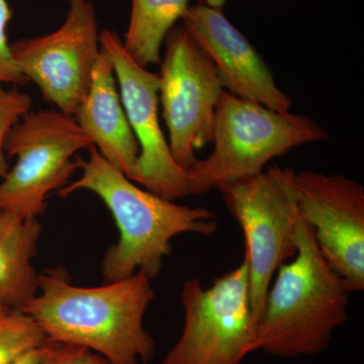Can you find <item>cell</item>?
I'll use <instances>...</instances> for the list:
<instances>
[{
  "mask_svg": "<svg viewBox=\"0 0 364 364\" xmlns=\"http://www.w3.org/2000/svg\"><path fill=\"white\" fill-rule=\"evenodd\" d=\"M181 21L214 62L223 87L274 111L289 112L291 97L279 90L260 55L221 9L198 4L189 6Z\"/></svg>",
  "mask_w": 364,
  "mask_h": 364,
  "instance_id": "12",
  "label": "cell"
},
{
  "mask_svg": "<svg viewBox=\"0 0 364 364\" xmlns=\"http://www.w3.org/2000/svg\"><path fill=\"white\" fill-rule=\"evenodd\" d=\"M93 143L74 117L56 111L28 112L7 136L4 151L16 157L0 181V210L38 218L52 191L70 183L76 154Z\"/></svg>",
  "mask_w": 364,
  "mask_h": 364,
  "instance_id": "6",
  "label": "cell"
},
{
  "mask_svg": "<svg viewBox=\"0 0 364 364\" xmlns=\"http://www.w3.org/2000/svg\"><path fill=\"white\" fill-rule=\"evenodd\" d=\"M74 119L90 136L100 154L131 179L140 147L117 88L114 66L102 48L91 75L90 90Z\"/></svg>",
  "mask_w": 364,
  "mask_h": 364,
  "instance_id": "13",
  "label": "cell"
},
{
  "mask_svg": "<svg viewBox=\"0 0 364 364\" xmlns=\"http://www.w3.org/2000/svg\"><path fill=\"white\" fill-rule=\"evenodd\" d=\"M46 341L44 332L31 316L11 309L0 320V364H13Z\"/></svg>",
  "mask_w": 364,
  "mask_h": 364,
  "instance_id": "16",
  "label": "cell"
},
{
  "mask_svg": "<svg viewBox=\"0 0 364 364\" xmlns=\"http://www.w3.org/2000/svg\"><path fill=\"white\" fill-rule=\"evenodd\" d=\"M41 364H111L95 352L75 346L47 340Z\"/></svg>",
  "mask_w": 364,
  "mask_h": 364,
  "instance_id": "19",
  "label": "cell"
},
{
  "mask_svg": "<svg viewBox=\"0 0 364 364\" xmlns=\"http://www.w3.org/2000/svg\"><path fill=\"white\" fill-rule=\"evenodd\" d=\"M100 48L111 59L119 85V95L140 155L131 181L166 200L193 196L188 170L179 166L172 156L159 117V74L139 65L124 49L116 32L100 33Z\"/></svg>",
  "mask_w": 364,
  "mask_h": 364,
  "instance_id": "10",
  "label": "cell"
},
{
  "mask_svg": "<svg viewBox=\"0 0 364 364\" xmlns=\"http://www.w3.org/2000/svg\"><path fill=\"white\" fill-rule=\"evenodd\" d=\"M42 225L38 218H23L0 210V301L23 310L38 293V275L32 264Z\"/></svg>",
  "mask_w": 364,
  "mask_h": 364,
  "instance_id": "14",
  "label": "cell"
},
{
  "mask_svg": "<svg viewBox=\"0 0 364 364\" xmlns=\"http://www.w3.org/2000/svg\"><path fill=\"white\" fill-rule=\"evenodd\" d=\"M299 217L349 291H364V188L342 176L293 171Z\"/></svg>",
  "mask_w": 364,
  "mask_h": 364,
  "instance_id": "11",
  "label": "cell"
},
{
  "mask_svg": "<svg viewBox=\"0 0 364 364\" xmlns=\"http://www.w3.org/2000/svg\"><path fill=\"white\" fill-rule=\"evenodd\" d=\"M16 65L46 100L74 117L85 100L100 53V33L90 0H70L63 25L55 32L11 44Z\"/></svg>",
  "mask_w": 364,
  "mask_h": 364,
  "instance_id": "9",
  "label": "cell"
},
{
  "mask_svg": "<svg viewBox=\"0 0 364 364\" xmlns=\"http://www.w3.org/2000/svg\"><path fill=\"white\" fill-rule=\"evenodd\" d=\"M189 0H132L130 21L123 44L139 65L161 63L165 37L188 11Z\"/></svg>",
  "mask_w": 364,
  "mask_h": 364,
  "instance_id": "15",
  "label": "cell"
},
{
  "mask_svg": "<svg viewBox=\"0 0 364 364\" xmlns=\"http://www.w3.org/2000/svg\"><path fill=\"white\" fill-rule=\"evenodd\" d=\"M181 304L183 329L161 364H243L257 351L245 260L208 289L198 279L186 280Z\"/></svg>",
  "mask_w": 364,
  "mask_h": 364,
  "instance_id": "7",
  "label": "cell"
},
{
  "mask_svg": "<svg viewBox=\"0 0 364 364\" xmlns=\"http://www.w3.org/2000/svg\"><path fill=\"white\" fill-rule=\"evenodd\" d=\"M296 241L298 253L277 269L256 321L257 351L279 358L322 353L349 318L351 291L301 219Z\"/></svg>",
  "mask_w": 364,
  "mask_h": 364,
  "instance_id": "3",
  "label": "cell"
},
{
  "mask_svg": "<svg viewBox=\"0 0 364 364\" xmlns=\"http://www.w3.org/2000/svg\"><path fill=\"white\" fill-rule=\"evenodd\" d=\"M293 169L273 166L215 186L245 238L249 294L255 322L277 269L298 253Z\"/></svg>",
  "mask_w": 364,
  "mask_h": 364,
  "instance_id": "5",
  "label": "cell"
},
{
  "mask_svg": "<svg viewBox=\"0 0 364 364\" xmlns=\"http://www.w3.org/2000/svg\"><path fill=\"white\" fill-rule=\"evenodd\" d=\"M11 16L13 13L7 0H0V85H23L28 80L16 65L7 40V23Z\"/></svg>",
  "mask_w": 364,
  "mask_h": 364,
  "instance_id": "18",
  "label": "cell"
},
{
  "mask_svg": "<svg viewBox=\"0 0 364 364\" xmlns=\"http://www.w3.org/2000/svg\"><path fill=\"white\" fill-rule=\"evenodd\" d=\"M31 107L32 98L30 95L16 87L4 90V85H0V181L9 170L4 151L7 136L11 129L31 112Z\"/></svg>",
  "mask_w": 364,
  "mask_h": 364,
  "instance_id": "17",
  "label": "cell"
},
{
  "mask_svg": "<svg viewBox=\"0 0 364 364\" xmlns=\"http://www.w3.org/2000/svg\"><path fill=\"white\" fill-rule=\"evenodd\" d=\"M163 44V117L172 156L188 170L198 160L196 150L213 143L215 109L224 87L214 62L183 26L172 28Z\"/></svg>",
  "mask_w": 364,
  "mask_h": 364,
  "instance_id": "8",
  "label": "cell"
},
{
  "mask_svg": "<svg viewBox=\"0 0 364 364\" xmlns=\"http://www.w3.org/2000/svg\"><path fill=\"white\" fill-rule=\"evenodd\" d=\"M227 0H200V4L205 6L214 7V9H222L224 4H226Z\"/></svg>",
  "mask_w": 364,
  "mask_h": 364,
  "instance_id": "21",
  "label": "cell"
},
{
  "mask_svg": "<svg viewBox=\"0 0 364 364\" xmlns=\"http://www.w3.org/2000/svg\"><path fill=\"white\" fill-rule=\"evenodd\" d=\"M11 309H9V306L4 305L1 301H0V320L6 315L7 313L11 311Z\"/></svg>",
  "mask_w": 364,
  "mask_h": 364,
  "instance_id": "22",
  "label": "cell"
},
{
  "mask_svg": "<svg viewBox=\"0 0 364 364\" xmlns=\"http://www.w3.org/2000/svg\"><path fill=\"white\" fill-rule=\"evenodd\" d=\"M44 345L39 347V348L28 351L25 355L14 361L13 364H41L42 363L43 354H44Z\"/></svg>",
  "mask_w": 364,
  "mask_h": 364,
  "instance_id": "20",
  "label": "cell"
},
{
  "mask_svg": "<svg viewBox=\"0 0 364 364\" xmlns=\"http://www.w3.org/2000/svg\"><path fill=\"white\" fill-rule=\"evenodd\" d=\"M327 139L325 129L310 117L274 111L224 90L215 109L214 150L188 170L193 196L255 176L273 158Z\"/></svg>",
  "mask_w": 364,
  "mask_h": 364,
  "instance_id": "4",
  "label": "cell"
},
{
  "mask_svg": "<svg viewBox=\"0 0 364 364\" xmlns=\"http://www.w3.org/2000/svg\"><path fill=\"white\" fill-rule=\"evenodd\" d=\"M143 272L100 287L73 284L62 267L38 275V293L23 308L47 340L75 345L111 364H146L155 355L154 339L144 318L155 289Z\"/></svg>",
  "mask_w": 364,
  "mask_h": 364,
  "instance_id": "1",
  "label": "cell"
},
{
  "mask_svg": "<svg viewBox=\"0 0 364 364\" xmlns=\"http://www.w3.org/2000/svg\"><path fill=\"white\" fill-rule=\"evenodd\" d=\"M87 150V159L75 157L81 176L60 189L58 195L67 198L76 191H91L112 213L119 238L105 254V282L126 279L136 272L155 279L171 254L172 239L186 233L213 236L218 231L217 215L212 210L178 205L140 188L112 167L95 146Z\"/></svg>",
  "mask_w": 364,
  "mask_h": 364,
  "instance_id": "2",
  "label": "cell"
}]
</instances>
